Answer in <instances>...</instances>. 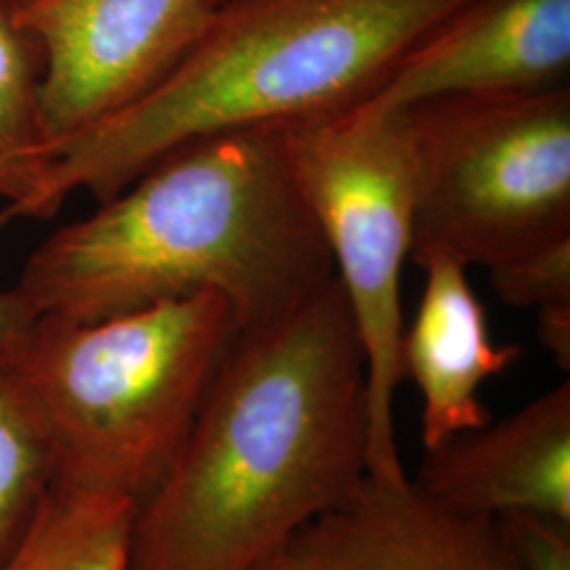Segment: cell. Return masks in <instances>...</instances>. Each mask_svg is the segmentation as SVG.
<instances>
[{
  "instance_id": "1",
  "label": "cell",
  "mask_w": 570,
  "mask_h": 570,
  "mask_svg": "<svg viewBox=\"0 0 570 570\" xmlns=\"http://www.w3.org/2000/svg\"><path fill=\"white\" fill-rule=\"evenodd\" d=\"M364 348L341 282L228 348L136 510L125 570H261L367 475Z\"/></svg>"
},
{
  "instance_id": "2",
  "label": "cell",
  "mask_w": 570,
  "mask_h": 570,
  "mask_svg": "<svg viewBox=\"0 0 570 570\" xmlns=\"http://www.w3.org/2000/svg\"><path fill=\"white\" fill-rule=\"evenodd\" d=\"M334 277L284 129H244L184 144L53 233L16 289L37 317L72 324L212 292L247 330Z\"/></svg>"
},
{
  "instance_id": "3",
  "label": "cell",
  "mask_w": 570,
  "mask_h": 570,
  "mask_svg": "<svg viewBox=\"0 0 570 570\" xmlns=\"http://www.w3.org/2000/svg\"><path fill=\"white\" fill-rule=\"evenodd\" d=\"M465 2L223 0L159 87L58 148L11 223L49 218L77 190L106 202L184 144L348 112Z\"/></svg>"
},
{
  "instance_id": "4",
  "label": "cell",
  "mask_w": 570,
  "mask_h": 570,
  "mask_svg": "<svg viewBox=\"0 0 570 570\" xmlns=\"http://www.w3.org/2000/svg\"><path fill=\"white\" fill-rule=\"evenodd\" d=\"M239 332L233 306L212 292L87 324L39 317L13 370L47 431L56 484L140 505Z\"/></svg>"
},
{
  "instance_id": "5",
  "label": "cell",
  "mask_w": 570,
  "mask_h": 570,
  "mask_svg": "<svg viewBox=\"0 0 570 570\" xmlns=\"http://www.w3.org/2000/svg\"><path fill=\"white\" fill-rule=\"evenodd\" d=\"M414 159L412 254L505 263L570 235V89L442 96L400 110Z\"/></svg>"
},
{
  "instance_id": "6",
  "label": "cell",
  "mask_w": 570,
  "mask_h": 570,
  "mask_svg": "<svg viewBox=\"0 0 570 570\" xmlns=\"http://www.w3.org/2000/svg\"><path fill=\"white\" fill-rule=\"evenodd\" d=\"M285 153L326 242L366 357L370 475L406 482L395 393L402 379V268L414 244V159L400 110L366 104L284 129Z\"/></svg>"
},
{
  "instance_id": "7",
  "label": "cell",
  "mask_w": 570,
  "mask_h": 570,
  "mask_svg": "<svg viewBox=\"0 0 570 570\" xmlns=\"http://www.w3.org/2000/svg\"><path fill=\"white\" fill-rule=\"evenodd\" d=\"M223 0H30L21 26L42 53V127L63 144L140 102L202 39Z\"/></svg>"
},
{
  "instance_id": "8",
  "label": "cell",
  "mask_w": 570,
  "mask_h": 570,
  "mask_svg": "<svg viewBox=\"0 0 570 570\" xmlns=\"http://www.w3.org/2000/svg\"><path fill=\"white\" fill-rule=\"evenodd\" d=\"M570 0H468L367 100L402 110L442 96H508L569 85Z\"/></svg>"
},
{
  "instance_id": "9",
  "label": "cell",
  "mask_w": 570,
  "mask_h": 570,
  "mask_svg": "<svg viewBox=\"0 0 570 570\" xmlns=\"http://www.w3.org/2000/svg\"><path fill=\"white\" fill-rule=\"evenodd\" d=\"M275 570H520L494 518L372 475L296 532Z\"/></svg>"
},
{
  "instance_id": "10",
  "label": "cell",
  "mask_w": 570,
  "mask_h": 570,
  "mask_svg": "<svg viewBox=\"0 0 570 570\" xmlns=\"http://www.w3.org/2000/svg\"><path fill=\"white\" fill-rule=\"evenodd\" d=\"M412 484L440 505L497 518L532 511L570 522V383L501 421L423 452Z\"/></svg>"
},
{
  "instance_id": "11",
  "label": "cell",
  "mask_w": 570,
  "mask_h": 570,
  "mask_svg": "<svg viewBox=\"0 0 570 570\" xmlns=\"http://www.w3.org/2000/svg\"><path fill=\"white\" fill-rule=\"evenodd\" d=\"M412 261L423 268L425 287L402 334L400 366L421 393V442L431 450L492 421L482 387L513 366L522 348L490 338L468 263L442 247L419 249Z\"/></svg>"
},
{
  "instance_id": "12",
  "label": "cell",
  "mask_w": 570,
  "mask_h": 570,
  "mask_svg": "<svg viewBox=\"0 0 570 570\" xmlns=\"http://www.w3.org/2000/svg\"><path fill=\"white\" fill-rule=\"evenodd\" d=\"M42 53L18 4L0 0V228L39 190L51 165L42 127Z\"/></svg>"
},
{
  "instance_id": "13",
  "label": "cell",
  "mask_w": 570,
  "mask_h": 570,
  "mask_svg": "<svg viewBox=\"0 0 570 570\" xmlns=\"http://www.w3.org/2000/svg\"><path fill=\"white\" fill-rule=\"evenodd\" d=\"M138 505L53 482L18 553L0 570H125Z\"/></svg>"
},
{
  "instance_id": "14",
  "label": "cell",
  "mask_w": 570,
  "mask_h": 570,
  "mask_svg": "<svg viewBox=\"0 0 570 570\" xmlns=\"http://www.w3.org/2000/svg\"><path fill=\"white\" fill-rule=\"evenodd\" d=\"M53 482L41 416L16 370H0V569L28 539Z\"/></svg>"
},
{
  "instance_id": "15",
  "label": "cell",
  "mask_w": 570,
  "mask_h": 570,
  "mask_svg": "<svg viewBox=\"0 0 570 570\" xmlns=\"http://www.w3.org/2000/svg\"><path fill=\"white\" fill-rule=\"evenodd\" d=\"M490 282L505 305L534 308L539 338L556 364L570 366V235L490 266Z\"/></svg>"
},
{
  "instance_id": "16",
  "label": "cell",
  "mask_w": 570,
  "mask_h": 570,
  "mask_svg": "<svg viewBox=\"0 0 570 570\" xmlns=\"http://www.w3.org/2000/svg\"><path fill=\"white\" fill-rule=\"evenodd\" d=\"M520 570H570V522L532 511L494 518Z\"/></svg>"
},
{
  "instance_id": "17",
  "label": "cell",
  "mask_w": 570,
  "mask_h": 570,
  "mask_svg": "<svg viewBox=\"0 0 570 570\" xmlns=\"http://www.w3.org/2000/svg\"><path fill=\"white\" fill-rule=\"evenodd\" d=\"M39 317L20 292L0 289V370H11L28 345Z\"/></svg>"
},
{
  "instance_id": "18",
  "label": "cell",
  "mask_w": 570,
  "mask_h": 570,
  "mask_svg": "<svg viewBox=\"0 0 570 570\" xmlns=\"http://www.w3.org/2000/svg\"><path fill=\"white\" fill-rule=\"evenodd\" d=\"M11 2H16V4H23V2H30V0H11Z\"/></svg>"
},
{
  "instance_id": "19",
  "label": "cell",
  "mask_w": 570,
  "mask_h": 570,
  "mask_svg": "<svg viewBox=\"0 0 570 570\" xmlns=\"http://www.w3.org/2000/svg\"><path fill=\"white\" fill-rule=\"evenodd\" d=\"M261 570H275V569H273V567H271V564H266V567H263V569H261Z\"/></svg>"
}]
</instances>
